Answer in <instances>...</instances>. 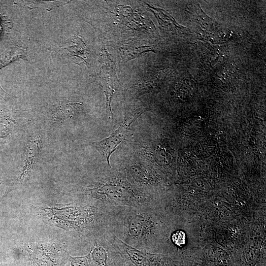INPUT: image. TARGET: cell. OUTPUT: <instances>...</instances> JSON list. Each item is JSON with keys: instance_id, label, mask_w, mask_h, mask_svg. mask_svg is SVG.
Wrapping results in <instances>:
<instances>
[{"instance_id": "7c38bea8", "label": "cell", "mask_w": 266, "mask_h": 266, "mask_svg": "<svg viewBox=\"0 0 266 266\" xmlns=\"http://www.w3.org/2000/svg\"><path fill=\"white\" fill-rule=\"evenodd\" d=\"M186 236L185 233L181 231H177L173 233L171 235L172 242L178 246H182L185 243Z\"/></svg>"}, {"instance_id": "8fae6325", "label": "cell", "mask_w": 266, "mask_h": 266, "mask_svg": "<svg viewBox=\"0 0 266 266\" xmlns=\"http://www.w3.org/2000/svg\"><path fill=\"white\" fill-rule=\"evenodd\" d=\"M91 258L90 253L85 257H70L69 266H91Z\"/></svg>"}, {"instance_id": "4fadbf2b", "label": "cell", "mask_w": 266, "mask_h": 266, "mask_svg": "<svg viewBox=\"0 0 266 266\" xmlns=\"http://www.w3.org/2000/svg\"></svg>"}, {"instance_id": "7a4b0ae2", "label": "cell", "mask_w": 266, "mask_h": 266, "mask_svg": "<svg viewBox=\"0 0 266 266\" xmlns=\"http://www.w3.org/2000/svg\"><path fill=\"white\" fill-rule=\"evenodd\" d=\"M105 235L129 266H173L167 257L132 247L112 233H107Z\"/></svg>"}, {"instance_id": "277c9868", "label": "cell", "mask_w": 266, "mask_h": 266, "mask_svg": "<svg viewBox=\"0 0 266 266\" xmlns=\"http://www.w3.org/2000/svg\"><path fill=\"white\" fill-rule=\"evenodd\" d=\"M90 252L97 266H124L127 265L105 234L93 239Z\"/></svg>"}, {"instance_id": "8992f818", "label": "cell", "mask_w": 266, "mask_h": 266, "mask_svg": "<svg viewBox=\"0 0 266 266\" xmlns=\"http://www.w3.org/2000/svg\"><path fill=\"white\" fill-rule=\"evenodd\" d=\"M66 50L69 58L76 64H85L86 66L89 65V51L84 41L77 35L71 37L66 43L64 48Z\"/></svg>"}, {"instance_id": "9c48e42d", "label": "cell", "mask_w": 266, "mask_h": 266, "mask_svg": "<svg viewBox=\"0 0 266 266\" xmlns=\"http://www.w3.org/2000/svg\"><path fill=\"white\" fill-rule=\"evenodd\" d=\"M18 3H21V5L25 6L29 9L37 8L38 7H43L47 10H51L55 7L59 6L61 5H64L67 3L69 1L60 0V1H18Z\"/></svg>"}, {"instance_id": "5b68a950", "label": "cell", "mask_w": 266, "mask_h": 266, "mask_svg": "<svg viewBox=\"0 0 266 266\" xmlns=\"http://www.w3.org/2000/svg\"><path fill=\"white\" fill-rule=\"evenodd\" d=\"M100 78L106 97V112L110 118L113 113L111 107L112 96L119 87L114 62L108 52L104 50L100 58Z\"/></svg>"}, {"instance_id": "30bf717a", "label": "cell", "mask_w": 266, "mask_h": 266, "mask_svg": "<svg viewBox=\"0 0 266 266\" xmlns=\"http://www.w3.org/2000/svg\"><path fill=\"white\" fill-rule=\"evenodd\" d=\"M77 104H66L61 106L55 113V118L56 120H62L72 116L76 111L73 109Z\"/></svg>"}, {"instance_id": "52a82bcc", "label": "cell", "mask_w": 266, "mask_h": 266, "mask_svg": "<svg viewBox=\"0 0 266 266\" xmlns=\"http://www.w3.org/2000/svg\"><path fill=\"white\" fill-rule=\"evenodd\" d=\"M20 58L27 59L26 51L17 47H11L0 55V68Z\"/></svg>"}, {"instance_id": "ba28073f", "label": "cell", "mask_w": 266, "mask_h": 266, "mask_svg": "<svg viewBox=\"0 0 266 266\" xmlns=\"http://www.w3.org/2000/svg\"><path fill=\"white\" fill-rule=\"evenodd\" d=\"M38 140H32L30 142V145H29V147L27 152L26 161L25 163V166L23 170L19 179H21L23 177L25 174H26L34 162L36 155L38 154V151L34 152L36 150L38 149Z\"/></svg>"}, {"instance_id": "3957f363", "label": "cell", "mask_w": 266, "mask_h": 266, "mask_svg": "<svg viewBox=\"0 0 266 266\" xmlns=\"http://www.w3.org/2000/svg\"><path fill=\"white\" fill-rule=\"evenodd\" d=\"M143 112L142 109H138L132 113H126L124 120L118 128L108 137L91 143L110 167H111L110 157L111 154L124 139L130 125Z\"/></svg>"}, {"instance_id": "6da1fadb", "label": "cell", "mask_w": 266, "mask_h": 266, "mask_svg": "<svg viewBox=\"0 0 266 266\" xmlns=\"http://www.w3.org/2000/svg\"><path fill=\"white\" fill-rule=\"evenodd\" d=\"M156 208V203L121 207L113 214L110 233L132 247L152 253L160 244L164 232Z\"/></svg>"}]
</instances>
